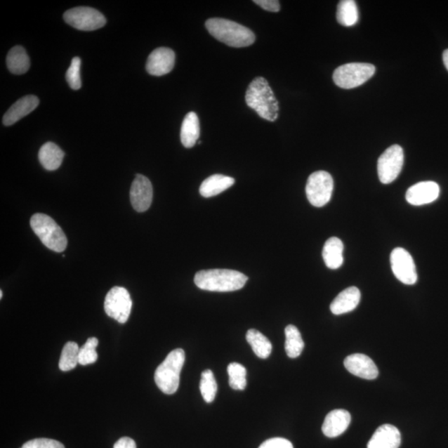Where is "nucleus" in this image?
Instances as JSON below:
<instances>
[{
    "label": "nucleus",
    "mask_w": 448,
    "mask_h": 448,
    "mask_svg": "<svg viewBox=\"0 0 448 448\" xmlns=\"http://www.w3.org/2000/svg\"><path fill=\"white\" fill-rule=\"evenodd\" d=\"M248 280L244 273L230 269L201 270L195 277V285L199 289L218 292L240 290Z\"/></svg>",
    "instance_id": "f257e3e1"
},
{
    "label": "nucleus",
    "mask_w": 448,
    "mask_h": 448,
    "mask_svg": "<svg viewBox=\"0 0 448 448\" xmlns=\"http://www.w3.org/2000/svg\"><path fill=\"white\" fill-rule=\"evenodd\" d=\"M246 103L260 117L269 121L278 118V102L268 81L262 77H256L246 91Z\"/></svg>",
    "instance_id": "f03ea898"
},
{
    "label": "nucleus",
    "mask_w": 448,
    "mask_h": 448,
    "mask_svg": "<svg viewBox=\"0 0 448 448\" xmlns=\"http://www.w3.org/2000/svg\"><path fill=\"white\" fill-rule=\"evenodd\" d=\"M205 27L214 38L230 47H249L256 40L253 31L225 18H210Z\"/></svg>",
    "instance_id": "7ed1b4c3"
},
{
    "label": "nucleus",
    "mask_w": 448,
    "mask_h": 448,
    "mask_svg": "<svg viewBox=\"0 0 448 448\" xmlns=\"http://www.w3.org/2000/svg\"><path fill=\"white\" fill-rule=\"evenodd\" d=\"M185 360V351L173 350L155 370L154 381L164 394L173 395L180 386V377Z\"/></svg>",
    "instance_id": "20e7f679"
},
{
    "label": "nucleus",
    "mask_w": 448,
    "mask_h": 448,
    "mask_svg": "<svg viewBox=\"0 0 448 448\" xmlns=\"http://www.w3.org/2000/svg\"><path fill=\"white\" fill-rule=\"evenodd\" d=\"M30 225L35 235L50 250L61 253L66 249L67 239L65 233L51 217L36 213L31 218Z\"/></svg>",
    "instance_id": "39448f33"
},
{
    "label": "nucleus",
    "mask_w": 448,
    "mask_h": 448,
    "mask_svg": "<svg viewBox=\"0 0 448 448\" xmlns=\"http://www.w3.org/2000/svg\"><path fill=\"white\" fill-rule=\"evenodd\" d=\"M376 70V67L370 63H347L336 68L333 80L341 88H355L371 79Z\"/></svg>",
    "instance_id": "423d86ee"
},
{
    "label": "nucleus",
    "mask_w": 448,
    "mask_h": 448,
    "mask_svg": "<svg viewBox=\"0 0 448 448\" xmlns=\"http://www.w3.org/2000/svg\"><path fill=\"white\" fill-rule=\"evenodd\" d=\"M334 189L333 178L327 171H317L308 178L305 193L310 204L321 208L330 202Z\"/></svg>",
    "instance_id": "0eeeda50"
},
{
    "label": "nucleus",
    "mask_w": 448,
    "mask_h": 448,
    "mask_svg": "<svg viewBox=\"0 0 448 448\" xmlns=\"http://www.w3.org/2000/svg\"><path fill=\"white\" fill-rule=\"evenodd\" d=\"M63 18L67 25L81 31L97 30L107 24L103 13L90 7L71 8L64 13Z\"/></svg>",
    "instance_id": "6e6552de"
},
{
    "label": "nucleus",
    "mask_w": 448,
    "mask_h": 448,
    "mask_svg": "<svg viewBox=\"0 0 448 448\" xmlns=\"http://www.w3.org/2000/svg\"><path fill=\"white\" fill-rule=\"evenodd\" d=\"M404 154L403 148L399 145L388 147L378 161V175L383 184L394 182L403 169Z\"/></svg>",
    "instance_id": "1a4fd4ad"
},
{
    "label": "nucleus",
    "mask_w": 448,
    "mask_h": 448,
    "mask_svg": "<svg viewBox=\"0 0 448 448\" xmlns=\"http://www.w3.org/2000/svg\"><path fill=\"white\" fill-rule=\"evenodd\" d=\"M131 308L132 301L126 288L115 286L108 291L104 303L105 312L108 317L125 324L129 319Z\"/></svg>",
    "instance_id": "9d476101"
},
{
    "label": "nucleus",
    "mask_w": 448,
    "mask_h": 448,
    "mask_svg": "<svg viewBox=\"0 0 448 448\" xmlns=\"http://www.w3.org/2000/svg\"><path fill=\"white\" fill-rule=\"evenodd\" d=\"M393 272L397 280L406 285H414L418 281V274L412 256L408 251L397 248L390 255Z\"/></svg>",
    "instance_id": "9b49d317"
},
{
    "label": "nucleus",
    "mask_w": 448,
    "mask_h": 448,
    "mask_svg": "<svg viewBox=\"0 0 448 448\" xmlns=\"http://www.w3.org/2000/svg\"><path fill=\"white\" fill-rule=\"evenodd\" d=\"M132 207L139 213L145 212L152 205L153 187L147 177L136 175L130 192Z\"/></svg>",
    "instance_id": "f8f14e48"
},
{
    "label": "nucleus",
    "mask_w": 448,
    "mask_h": 448,
    "mask_svg": "<svg viewBox=\"0 0 448 448\" xmlns=\"http://www.w3.org/2000/svg\"><path fill=\"white\" fill-rule=\"evenodd\" d=\"M176 63V53L168 48L154 49L146 62V71L152 76L161 77L170 73Z\"/></svg>",
    "instance_id": "ddd939ff"
},
{
    "label": "nucleus",
    "mask_w": 448,
    "mask_h": 448,
    "mask_svg": "<svg viewBox=\"0 0 448 448\" xmlns=\"http://www.w3.org/2000/svg\"><path fill=\"white\" fill-rule=\"evenodd\" d=\"M440 194V185L433 181L419 182L407 191L406 200L414 206H421L437 200Z\"/></svg>",
    "instance_id": "4468645a"
},
{
    "label": "nucleus",
    "mask_w": 448,
    "mask_h": 448,
    "mask_svg": "<svg viewBox=\"0 0 448 448\" xmlns=\"http://www.w3.org/2000/svg\"><path fill=\"white\" fill-rule=\"evenodd\" d=\"M344 364L350 373L361 378L371 381L378 376L376 364L369 356L363 354L349 355L345 360Z\"/></svg>",
    "instance_id": "2eb2a0df"
},
{
    "label": "nucleus",
    "mask_w": 448,
    "mask_h": 448,
    "mask_svg": "<svg viewBox=\"0 0 448 448\" xmlns=\"http://www.w3.org/2000/svg\"><path fill=\"white\" fill-rule=\"evenodd\" d=\"M351 422V416L348 411L336 409L331 411L324 419L322 432L327 437H336L346 431Z\"/></svg>",
    "instance_id": "dca6fc26"
},
{
    "label": "nucleus",
    "mask_w": 448,
    "mask_h": 448,
    "mask_svg": "<svg viewBox=\"0 0 448 448\" xmlns=\"http://www.w3.org/2000/svg\"><path fill=\"white\" fill-rule=\"evenodd\" d=\"M39 100L36 95H27L20 98L9 108L3 117L4 126H12L22 118L29 115L38 107Z\"/></svg>",
    "instance_id": "f3484780"
},
{
    "label": "nucleus",
    "mask_w": 448,
    "mask_h": 448,
    "mask_svg": "<svg viewBox=\"0 0 448 448\" xmlns=\"http://www.w3.org/2000/svg\"><path fill=\"white\" fill-rule=\"evenodd\" d=\"M400 443L399 429L390 424H383L374 433L368 448H399Z\"/></svg>",
    "instance_id": "a211bd4d"
},
{
    "label": "nucleus",
    "mask_w": 448,
    "mask_h": 448,
    "mask_svg": "<svg viewBox=\"0 0 448 448\" xmlns=\"http://www.w3.org/2000/svg\"><path fill=\"white\" fill-rule=\"evenodd\" d=\"M360 291L357 287L351 286L341 292L331 304L334 315H342L352 312L357 308L360 301Z\"/></svg>",
    "instance_id": "6ab92c4d"
},
{
    "label": "nucleus",
    "mask_w": 448,
    "mask_h": 448,
    "mask_svg": "<svg viewBox=\"0 0 448 448\" xmlns=\"http://www.w3.org/2000/svg\"><path fill=\"white\" fill-rule=\"evenodd\" d=\"M233 178L223 175H213L207 178L200 185L199 193L204 198L213 197L223 193L235 184Z\"/></svg>",
    "instance_id": "aec40b11"
},
{
    "label": "nucleus",
    "mask_w": 448,
    "mask_h": 448,
    "mask_svg": "<svg viewBox=\"0 0 448 448\" xmlns=\"http://www.w3.org/2000/svg\"><path fill=\"white\" fill-rule=\"evenodd\" d=\"M343 251H344V245L338 237H333L327 241L324 245L322 256L328 268L335 270L342 266L344 262Z\"/></svg>",
    "instance_id": "412c9836"
},
{
    "label": "nucleus",
    "mask_w": 448,
    "mask_h": 448,
    "mask_svg": "<svg viewBox=\"0 0 448 448\" xmlns=\"http://www.w3.org/2000/svg\"><path fill=\"white\" fill-rule=\"evenodd\" d=\"M64 153L60 147L53 143H45L40 148L39 159L45 170L53 171L61 166Z\"/></svg>",
    "instance_id": "4be33fe9"
},
{
    "label": "nucleus",
    "mask_w": 448,
    "mask_h": 448,
    "mask_svg": "<svg viewBox=\"0 0 448 448\" xmlns=\"http://www.w3.org/2000/svg\"><path fill=\"white\" fill-rule=\"evenodd\" d=\"M200 127L197 114L190 112L183 121L180 139L185 148H192L199 138Z\"/></svg>",
    "instance_id": "5701e85b"
},
{
    "label": "nucleus",
    "mask_w": 448,
    "mask_h": 448,
    "mask_svg": "<svg viewBox=\"0 0 448 448\" xmlns=\"http://www.w3.org/2000/svg\"><path fill=\"white\" fill-rule=\"evenodd\" d=\"M6 62L8 70L13 74H24L30 67L29 55L21 46H16L8 52Z\"/></svg>",
    "instance_id": "b1692460"
},
{
    "label": "nucleus",
    "mask_w": 448,
    "mask_h": 448,
    "mask_svg": "<svg viewBox=\"0 0 448 448\" xmlns=\"http://www.w3.org/2000/svg\"><path fill=\"white\" fill-rule=\"evenodd\" d=\"M246 339L255 355L260 359H267L271 355L272 343L260 331L251 329L246 332Z\"/></svg>",
    "instance_id": "393cba45"
},
{
    "label": "nucleus",
    "mask_w": 448,
    "mask_h": 448,
    "mask_svg": "<svg viewBox=\"0 0 448 448\" xmlns=\"http://www.w3.org/2000/svg\"><path fill=\"white\" fill-rule=\"evenodd\" d=\"M285 350L288 357L292 359L299 357L303 353L305 344L298 329L289 324L285 329Z\"/></svg>",
    "instance_id": "a878e982"
},
{
    "label": "nucleus",
    "mask_w": 448,
    "mask_h": 448,
    "mask_svg": "<svg viewBox=\"0 0 448 448\" xmlns=\"http://www.w3.org/2000/svg\"><path fill=\"white\" fill-rule=\"evenodd\" d=\"M337 21L345 27L354 26L359 20L357 6L354 0H342L337 6Z\"/></svg>",
    "instance_id": "bb28decb"
},
{
    "label": "nucleus",
    "mask_w": 448,
    "mask_h": 448,
    "mask_svg": "<svg viewBox=\"0 0 448 448\" xmlns=\"http://www.w3.org/2000/svg\"><path fill=\"white\" fill-rule=\"evenodd\" d=\"M79 351L80 348L77 343L67 342L62 351L59 369L62 371H70L76 368L77 364H79Z\"/></svg>",
    "instance_id": "cd10ccee"
},
{
    "label": "nucleus",
    "mask_w": 448,
    "mask_h": 448,
    "mask_svg": "<svg viewBox=\"0 0 448 448\" xmlns=\"http://www.w3.org/2000/svg\"><path fill=\"white\" fill-rule=\"evenodd\" d=\"M199 388L204 401L208 404L212 403L217 395L218 386L211 370H204L202 373Z\"/></svg>",
    "instance_id": "c85d7f7f"
},
{
    "label": "nucleus",
    "mask_w": 448,
    "mask_h": 448,
    "mask_svg": "<svg viewBox=\"0 0 448 448\" xmlns=\"http://www.w3.org/2000/svg\"><path fill=\"white\" fill-rule=\"evenodd\" d=\"M230 386L235 390H244L246 386V370L239 363H232L228 367Z\"/></svg>",
    "instance_id": "c756f323"
},
{
    "label": "nucleus",
    "mask_w": 448,
    "mask_h": 448,
    "mask_svg": "<svg viewBox=\"0 0 448 448\" xmlns=\"http://www.w3.org/2000/svg\"><path fill=\"white\" fill-rule=\"evenodd\" d=\"M98 345L97 338L91 337L85 343L79 351V364L88 365L93 364L98 360V353L95 351Z\"/></svg>",
    "instance_id": "7c9ffc66"
},
{
    "label": "nucleus",
    "mask_w": 448,
    "mask_h": 448,
    "mask_svg": "<svg viewBox=\"0 0 448 448\" xmlns=\"http://www.w3.org/2000/svg\"><path fill=\"white\" fill-rule=\"evenodd\" d=\"M81 58L75 57L72 58V64L66 73V79L68 85L73 90H79L81 86L80 75Z\"/></svg>",
    "instance_id": "2f4dec72"
},
{
    "label": "nucleus",
    "mask_w": 448,
    "mask_h": 448,
    "mask_svg": "<svg viewBox=\"0 0 448 448\" xmlns=\"http://www.w3.org/2000/svg\"><path fill=\"white\" fill-rule=\"evenodd\" d=\"M21 448H65L60 442L48 438H36L25 443Z\"/></svg>",
    "instance_id": "473e14b6"
},
{
    "label": "nucleus",
    "mask_w": 448,
    "mask_h": 448,
    "mask_svg": "<svg viewBox=\"0 0 448 448\" xmlns=\"http://www.w3.org/2000/svg\"><path fill=\"white\" fill-rule=\"evenodd\" d=\"M258 448H294V445L285 438L274 437L263 442Z\"/></svg>",
    "instance_id": "72a5a7b5"
},
{
    "label": "nucleus",
    "mask_w": 448,
    "mask_h": 448,
    "mask_svg": "<svg viewBox=\"0 0 448 448\" xmlns=\"http://www.w3.org/2000/svg\"><path fill=\"white\" fill-rule=\"evenodd\" d=\"M253 2L266 11L277 13L280 11V3L277 0H255Z\"/></svg>",
    "instance_id": "f704fd0d"
},
{
    "label": "nucleus",
    "mask_w": 448,
    "mask_h": 448,
    "mask_svg": "<svg viewBox=\"0 0 448 448\" xmlns=\"http://www.w3.org/2000/svg\"><path fill=\"white\" fill-rule=\"evenodd\" d=\"M113 448H136V443L131 437H124L120 438Z\"/></svg>",
    "instance_id": "c9c22d12"
},
{
    "label": "nucleus",
    "mask_w": 448,
    "mask_h": 448,
    "mask_svg": "<svg viewBox=\"0 0 448 448\" xmlns=\"http://www.w3.org/2000/svg\"><path fill=\"white\" fill-rule=\"evenodd\" d=\"M443 62H444V65L448 71V49H446L442 54Z\"/></svg>",
    "instance_id": "e433bc0d"
},
{
    "label": "nucleus",
    "mask_w": 448,
    "mask_h": 448,
    "mask_svg": "<svg viewBox=\"0 0 448 448\" xmlns=\"http://www.w3.org/2000/svg\"><path fill=\"white\" fill-rule=\"evenodd\" d=\"M0 298H3V291H0Z\"/></svg>",
    "instance_id": "4c0bfd02"
}]
</instances>
